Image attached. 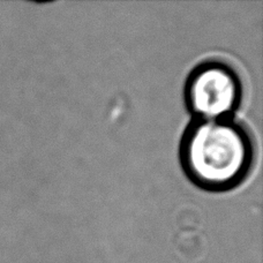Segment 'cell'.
<instances>
[{"mask_svg":"<svg viewBox=\"0 0 263 263\" xmlns=\"http://www.w3.org/2000/svg\"><path fill=\"white\" fill-rule=\"evenodd\" d=\"M179 159L192 184L209 193H224L237 189L251 175L254 140L233 118L194 119L182 134Z\"/></svg>","mask_w":263,"mask_h":263,"instance_id":"6da1fadb","label":"cell"},{"mask_svg":"<svg viewBox=\"0 0 263 263\" xmlns=\"http://www.w3.org/2000/svg\"><path fill=\"white\" fill-rule=\"evenodd\" d=\"M184 97L187 110L196 120L231 119L243 98L242 79L227 62L205 60L190 73Z\"/></svg>","mask_w":263,"mask_h":263,"instance_id":"7a4b0ae2","label":"cell"}]
</instances>
